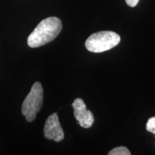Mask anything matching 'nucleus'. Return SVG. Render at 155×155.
I'll return each mask as SVG.
<instances>
[{
  "label": "nucleus",
  "instance_id": "8",
  "mask_svg": "<svg viewBox=\"0 0 155 155\" xmlns=\"http://www.w3.org/2000/svg\"><path fill=\"white\" fill-rule=\"evenodd\" d=\"M125 1L129 7H134L137 6V4H138L139 0H125Z\"/></svg>",
  "mask_w": 155,
  "mask_h": 155
},
{
  "label": "nucleus",
  "instance_id": "5",
  "mask_svg": "<svg viewBox=\"0 0 155 155\" xmlns=\"http://www.w3.org/2000/svg\"><path fill=\"white\" fill-rule=\"evenodd\" d=\"M44 136L47 139L59 142L64 139V132L58 119L57 113L51 114L46 120Z\"/></svg>",
  "mask_w": 155,
  "mask_h": 155
},
{
  "label": "nucleus",
  "instance_id": "4",
  "mask_svg": "<svg viewBox=\"0 0 155 155\" xmlns=\"http://www.w3.org/2000/svg\"><path fill=\"white\" fill-rule=\"evenodd\" d=\"M72 106L75 118L81 127L85 129L91 127L94 122V117L92 112L87 109L84 101L81 98H76Z\"/></svg>",
  "mask_w": 155,
  "mask_h": 155
},
{
  "label": "nucleus",
  "instance_id": "6",
  "mask_svg": "<svg viewBox=\"0 0 155 155\" xmlns=\"http://www.w3.org/2000/svg\"><path fill=\"white\" fill-rule=\"evenodd\" d=\"M109 155H130L131 152L125 147H119L114 148L108 152Z\"/></svg>",
  "mask_w": 155,
  "mask_h": 155
},
{
  "label": "nucleus",
  "instance_id": "3",
  "mask_svg": "<svg viewBox=\"0 0 155 155\" xmlns=\"http://www.w3.org/2000/svg\"><path fill=\"white\" fill-rule=\"evenodd\" d=\"M43 102V88L41 83H35L30 92L27 96L22 105V114L25 116L27 121L32 122L36 118Z\"/></svg>",
  "mask_w": 155,
  "mask_h": 155
},
{
  "label": "nucleus",
  "instance_id": "7",
  "mask_svg": "<svg viewBox=\"0 0 155 155\" xmlns=\"http://www.w3.org/2000/svg\"><path fill=\"white\" fill-rule=\"evenodd\" d=\"M147 130L150 132H152V134H155V116L152 118H150V119L147 121L146 125Z\"/></svg>",
  "mask_w": 155,
  "mask_h": 155
},
{
  "label": "nucleus",
  "instance_id": "1",
  "mask_svg": "<svg viewBox=\"0 0 155 155\" xmlns=\"http://www.w3.org/2000/svg\"><path fill=\"white\" fill-rule=\"evenodd\" d=\"M62 28L61 20L58 17H50L44 19L29 35L28 45L35 48L49 43L57 38L61 32Z\"/></svg>",
  "mask_w": 155,
  "mask_h": 155
},
{
  "label": "nucleus",
  "instance_id": "2",
  "mask_svg": "<svg viewBox=\"0 0 155 155\" xmlns=\"http://www.w3.org/2000/svg\"><path fill=\"white\" fill-rule=\"evenodd\" d=\"M121 38L112 31H101L89 36L85 45L88 51L95 53H103L116 47L120 42Z\"/></svg>",
  "mask_w": 155,
  "mask_h": 155
}]
</instances>
